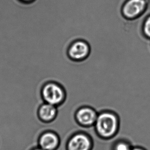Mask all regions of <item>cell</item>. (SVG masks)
I'll return each instance as SVG.
<instances>
[{
  "label": "cell",
  "instance_id": "6da1fadb",
  "mask_svg": "<svg viewBox=\"0 0 150 150\" xmlns=\"http://www.w3.org/2000/svg\"><path fill=\"white\" fill-rule=\"evenodd\" d=\"M94 127L100 137L103 139L113 138L120 130V117L114 112L103 111L98 114Z\"/></svg>",
  "mask_w": 150,
  "mask_h": 150
},
{
  "label": "cell",
  "instance_id": "4fadbf2b",
  "mask_svg": "<svg viewBox=\"0 0 150 150\" xmlns=\"http://www.w3.org/2000/svg\"><path fill=\"white\" fill-rule=\"evenodd\" d=\"M22 1H24V2H30L31 1H33V0H21Z\"/></svg>",
  "mask_w": 150,
  "mask_h": 150
},
{
  "label": "cell",
  "instance_id": "5b68a950",
  "mask_svg": "<svg viewBox=\"0 0 150 150\" xmlns=\"http://www.w3.org/2000/svg\"><path fill=\"white\" fill-rule=\"evenodd\" d=\"M89 44L82 40L73 42L69 46L68 54L69 57L73 61H81L87 58L90 53Z\"/></svg>",
  "mask_w": 150,
  "mask_h": 150
},
{
  "label": "cell",
  "instance_id": "30bf717a",
  "mask_svg": "<svg viewBox=\"0 0 150 150\" xmlns=\"http://www.w3.org/2000/svg\"><path fill=\"white\" fill-rule=\"evenodd\" d=\"M142 30L144 37L150 40V14L144 18L142 23Z\"/></svg>",
  "mask_w": 150,
  "mask_h": 150
},
{
  "label": "cell",
  "instance_id": "3957f363",
  "mask_svg": "<svg viewBox=\"0 0 150 150\" xmlns=\"http://www.w3.org/2000/svg\"><path fill=\"white\" fill-rule=\"evenodd\" d=\"M149 4V0H127L122 7V14L128 20H135L146 12Z\"/></svg>",
  "mask_w": 150,
  "mask_h": 150
},
{
  "label": "cell",
  "instance_id": "ba28073f",
  "mask_svg": "<svg viewBox=\"0 0 150 150\" xmlns=\"http://www.w3.org/2000/svg\"><path fill=\"white\" fill-rule=\"evenodd\" d=\"M58 109L57 106L44 103L38 110V116L41 121L44 122H52L57 117Z\"/></svg>",
  "mask_w": 150,
  "mask_h": 150
},
{
  "label": "cell",
  "instance_id": "8992f818",
  "mask_svg": "<svg viewBox=\"0 0 150 150\" xmlns=\"http://www.w3.org/2000/svg\"><path fill=\"white\" fill-rule=\"evenodd\" d=\"M98 114L97 111L93 108L89 106H83L77 110L75 117L80 126L90 127L94 125Z\"/></svg>",
  "mask_w": 150,
  "mask_h": 150
},
{
  "label": "cell",
  "instance_id": "8fae6325",
  "mask_svg": "<svg viewBox=\"0 0 150 150\" xmlns=\"http://www.w3.org/2000/svg\"><path fill=\"white\" fill-rule=\"evenodd\" d=\"M130 150H147L146 149L144 148L142 146H133L132 148Z\"/></svg>",
  "mask_w": 150,
  "mask_h": 150
},
{
  "label": "cell",
  "instance_id": "52a82bcc",
  "mask_svg": "<svg viewBox=\"0 0 150 150\" xmlns=\"http://www.w3.org/2000/svg\"><path fill=\"white\" fill-rule=\"evenodd\" d=\"M60 142V137L57 133L53 131H47L40 136L38 146L44 150H56Z\"/></svg>",
  "mask_w": 150,
  "mask_h": 150
},
{
  "label": "cell",
  "instance_id": "7a4b0ae2",
  "mask_svg": "<svg viewBox=\"0 0 150 150\" xmlns=\"http://www.w3.org/2000/svg\"><path fill=\"white\" fill-rule=\"evenodd\" d=\"M41 95L44 103L58 107L64 102L66 93L64 88L59 83L49 81L43 86Z\"/></svg>",
  "mask_w": 150,
  "mask_h": 150
},
{
  "label": "cell",
  "instance_id": "277c9868",
  "mask_svg": "<svg viewBox=\"0 0 150 150\" xmlns=\"http://www.w3.org/2000/svg\"><path fill=\"white\" fill-rule=\"evenodd\" d=\"M93 141L89 134L79 131L72 134L67 143V150H91Z\"/></svg>",
  "mask_w": 150,
  "mask_h": 150
},
{
  "label": "cell",
  "instance_id": "9c48e42d",
  "mask_svg": "<svg viewBox=\"0 0 150 150\" xmlns=\"http://www.w3.org/2000/svg\"><path fill=\"white\" fill-rule=\"evenodd\" d=\"M119 132L112 146V150H130L133 145L129 140L120 137Z\"/></svg>",
  "mask_w": 150,
  "mask_h": 150
},
{
  "label": "cell",
  "instance_id": "7c38bea8",
  "mask_svg": "<svg viewBox=\"0 0 150 150\" xmlns=\"http://www.w3.org/2000/svg\"><path fill=\"white\" fill-rule=\"evenodd\" d=\"M31 150H44L42 149H41V148H40L39 146H37L35 148Z\"/></svg>",
  "mask_w": 150,
  "mask_h": 150
}]
</instances>
